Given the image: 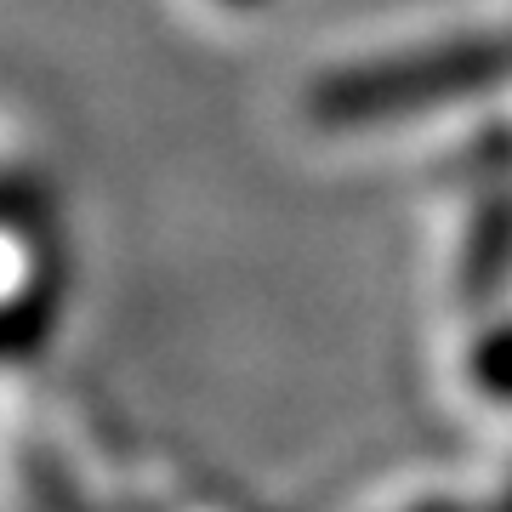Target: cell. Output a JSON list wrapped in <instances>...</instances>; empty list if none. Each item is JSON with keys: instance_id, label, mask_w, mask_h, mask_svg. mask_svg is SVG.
Listing matches in <instances>:
<instances>
[{"instance_id": "obj_1", "label": "cell", "mask_w": 512, "mask_h": 512, "mask_svg": "<svg viewBox=\"0 0 512 512\" xmlns=\"http://www.w3.org/2000/svg\"><path fill=\"white\" fill-rule=\"evenodd\" d=\"M501 80H512V35L467 29V35L410 46L399 57H376V63L319 74L308 97H302V109H308L313 126L365 131V126H393V120H421V114L473 103V97L495 92Z\"/></svg>"}, {"instance_id": "obj_2", "label": "cell", "mask_w": 512, "mask_h": 512, "mask_svg": "<svg viewBox=\"0 0 512 512\" xmlns=\"http://www.w3.org/2000/svg\"><path fill=\"white\" fill-rule=\"evenodd\" d=\"M512 274V194L507 188H478L473 217H467V239H461V302L467 308H490L495 296L507 291Z\"/></svg>"}, {"instance_id": "obj_3", "label": "cell", "mask_w": 512, "mask_h": 512, "mask_svg": "<svg viewBox=\"0 0 512 512\" xmlns=\"http://www.w3.org/2000/svg\"><path fill=\"white\" fill-rule=\"evenodd\" d=\"M467 382L495 404H512V319H495L467 348Z\"/></svg>"}, {"instance_id": "obj_4", "label": "cell", "mask_w": 512, "mask_h": 512, "mask_svg": "<svg viewBox=\"0 0 512 512\" xmlns=\"http://www.w3.org/2000/svg\"><path fill=\"white\" fill-rule=\"evenodd\" d=\"M12 336H18V330H12V313H0V348H6Z\"/></svg>"}, {"instance_id": "obj_5", "label": "cell", "mask_w": 512, "mask_h": 512, "mask_svg": "<svg viewBox=\"0 0 512 512\" xmlns=\"http://www.w3.org/2000/svg\"><path fill=\"white\" fill-rule=\"evenodd\" d=\"M222 6H262V0H222Z\"/></svg>"}, {"instance_id": "obj_6", "label": "cell", "mask_w": 512, "mask_h": 512, "mask_svg": "<svg viewBox=\"0 0 512 512\" xmlns=\"http://www.w3.org/2000/svg\"><path fill=\"white\" fill-rule=\"evenodd\" d=\"M507 501H512V490H507Z\"/></svg>"}]
</instances>
